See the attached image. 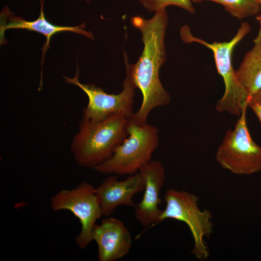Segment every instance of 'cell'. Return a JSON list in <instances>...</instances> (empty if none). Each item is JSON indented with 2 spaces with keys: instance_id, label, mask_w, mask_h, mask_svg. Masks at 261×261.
Returning <instances> with one entry per match:
<instances>
[{
  "instance_id": "cell-1",
  "label": "cell",
  "mask_w": 261,
  "mask_h": 261,
  "mask_svg": "<svg viewBox=\"0 0 261 261\" xmlns=\"http://www.w3.org/2000/svg\"><path fill=\"white\" fill-rule=\"evenodd\" d=\"M130 21L140 31L144 46L141 55L134 64L129 62L127 53L124 52L126 70L143 97L140 107L130 120L140 125L146 123L153 109L167 105L171 101L159 76L160 68L166 59L165 39L169 16L164 9L154 13L149 19L138 15L131 17Z\"/></svg>"
},
{
  "instance_id": "cell-2",
  "label": "cell",
  "mask_w": 261,
  "mask_h": 261,
  "mask_svg": "<svg viewBox=\"0 0 261 261\" xmlns=\"http://www.w3.org/2000/svg\"><path fill=\"white\" fill-rule=\"evenodd\" d=\"M129 120L121 115L99 122L82 118L71 145L76 163L94 169L109 159L128 136Z\"/></svg>"
},
{
  "instance_id": "cell-3",
  "label": "cell",
  "mask_w": 261,
  "mask_h": 261,
  "mask_svg": "<svg viewBox=\"0 0 261 261\" xmlns=\"http://www.w3.org/2000/svg\"><path fill=\"white\" fill-rule=\"evenodd\" d=\"M250 30L249 24L243 22L230 41L208 43L194 36L188 26H184L181 28L180 37L184 43L201 44L210 49L213 53L218 72L222 78L225 87L223 96L216 104V109L218 112H227L239 117L244 106L248 105V97L237 79L236 70L232 65V57L235 46Z\"/></svg>"
},
{
  "instance_id": "cell-4",
  "label": "cell",
  "mask_w": 261,
  "mask_h": 261,
  "mask_svg": "<svg viewBox=\"0 0 261 261\" xmlns=\"http://www.w3.org/2000/svg\"><path fill=\"white\" fill-rule=\"evenodd\" d=\"M128 136L112 156L93 169L99 173L115 175L132 174L151 160L159 144V130L154 126L137 124L129 120Z\"/></svg>"
},
{
  "instance_id": "cell-5",
  "label": "cell",
  "mask_w": 261,
  "mask_h": 261,
  "mask_svg": "<svg viewBox=\"0 0 261 261\" xmlns=\"http://www.w3.org/2000/svg\"><path fill=\"white\" fill-rule=\"evenodd\" d=\"M164 199L166 206L160 215V223L168 218L185 223L193 237L192 254L199 260L207 259L209 253L204 239L213 232L211 213L207 209L201 210L198 197L187 191L168 189Z\"/></svg>"
},
{
  "instance_id": "cell-6",
  "label": "cell",
  "mask_w": 261,
  "mask_h": 261,
  "mask_svg": "<svg viewBox=\"0 0 261 261\" xmlns=\"http://www.w3.org/2000/svg\"><path fill=\"white\" fill-rule=\"evenodd\" d=\"M244 106L234 128L228 130L215 156L221 167L237 175H248L261 171V146L253 140L247 126Z\"/></svg>"
},
{
  "instance_id": "cell-7",
  "label": "cell",
  "mask_w": 261,
  "mask_h": 261,
  "mask_svg": "<svg viewBox=\"0 0 261 261\" xmlns=\"http://www.w3.org/2000/svg\"><path fill=\"white\" fill-rule=\"evenodd\" d=\"M68 84L78 87L88 98L87 106L83 109L82 118L99 122L108 117L121 115L130 119L133 114L135 87L126 70L123 89L118 94H109L94 84H82L79 80L78 69L73 78L64 76Z\"/></svg>"
},
{
  "instance_id": "cell-8",
  "label": "cell",
  "mask_w": 261,
  "mask_h": 261,
  "mask_svg": "<svg viewBox=\"0 0 261 261\" xmlns=\"http://www.w3.org/2000/svg\"><path fill=\"white\" fill-rule=\"evenodd\" d=\"M50 203L54 211L68 210L79 220L81 230L75 242L81 249L85 248L92 241L96 222L102 216L96 188L83 182L73 188L60 190L52 197Z\"/></svg>"
},
{
  "instance_id": "cell-9",
  "label": "cell",
  "mask_w": 261,
  "mask_h": 261,
  "mask_svg": "<svg viewBox=\"0 0 261 261\" xmlns=\"http://www.w3.org/2000/svg\"><path fill=\"white\" fill-rule=\"evenodd\" d=\"M139 172L145 182L142 200L135 204V216L143 227L153 226L160 223L162 210L159 205L161 202L160 194L165 179V172L162 163L150 160L143 165Z\"/></svg>"
},
{
  "instance_id": "cell-10",
  "label": "cell",
  "mask_w": 261,
  "mask_h": 261,
  "mask_svg": "<svg viewBox=\"0 0 261 261\" xmlns=\"http://www.w3.org/2000/svg\"><path fill=\"white\" fill-rule=\"evenodd\" d=\"M92 239L98 246L99 261L119 260L128 254L131 246V234L124 223L109 216L95 225Z\"/></svg>"
},
{
  "instance_id": "cell-11",
  "label": "cell",
  "mask_w": 261,
  "mask_h": 261,
  "mask_svg": "<svg viewBox=\"0 0 261 261\" xmlns=\"http://www.w3.org/2000/svg\"><path fill=\"white\" fill-rule=\"evenodd\" d=\"M144 180L139 172L124 180H118L116 175L107 177L96 188L102 216H110L120 205L134 207L133 197L144 191Z\"/></svg>"
},
{
  "instance_id": "cell-12",
  "label": "cell",
  "mask_w": 261,
  "mask_h": 261,
  "mask_svg": "<svg viewBox=\"0 0 261 261\" xmlns=\"http://www.w3.org/2000/svg\"><path fill=\"white\" fill-rule=\"evenodd\" d=\"M41 11L38 18L33 21H27L21 17L17 16L11 12L5 6L0 13V44L5 43V32L9 29H25L40 33L46 38V43L43 47V57L49 47L51 38L55 34L62 31H72L90 39H94L91 32L84 29V23L75 26H61L49 22L45 18L44 13V2L41 0Z\"/></svg>"
},
{
  "instance_id": "cell-13",
  "label": "cell",
  "mask_w": 261,
  "mask_h": 261,
  "mask_svg": "<svg viewBox=\"0 0 261 261\" xmlns=\"http://www.w3.org/2000/svg\"><path fill=\"white\" fill-rule=\"evenodd\" d=\"M254 43L236 70L237 79L248 99L261 90V35L258 33Z\"/></svg>"
},
{
  "instance_id": "cell-14",
  "label": "cell",
  "mask_w": 261,
  "mask_h": 261,
  "mask_svg": "<svg viewBox=\"0 0 261 261\" xmlns=\"http://www.w3.org/2000/svg\"><path fill=\"white\" fill-rule=\"evenodd\" d=\"M192 2L211 1L222 5L231 15L239 19L259 14L260 6L258 0H191Z\"/></svg>"
},
{
  "instance_id": "cell-15",
  "label": "cell",
  "mask_w": 261,
  "mask_h": 261,
  "mask_svg": "<svg viewBox=\"0 0 261 261\" xmlns=\"http://www.w3.org/2000/svg\"><path fill=\"white\" fill-rule=\"evenodd\" d=\"M145 9L151 13H155L170 6L182 8L189 14L195 13V8L191 0H138Z\"/></svg>"
},
{
  "instance_id": "cell-16",
  "label": "cell",
  "mask_w": 261,
  "mask_h": 261,
  "mask_svg": "<svg viewBox=\"0 0 261 261\" xmlns=\"http://www.w3.org/2000/svg\"><path fill=\"white\" fill-rule=\"evenodd\" d=\"M248 106L250 107L260 122L261 125V104L260 103H249Z\"/></svg>"
},
{
  "instance_id": "cell-17",
  "label": "cell",
  "mask_w": 261,
  "mask_h": 261,
  "mask_svg": "<svg viewBox=\"0 0 261 261\" xmlns=\"http://www.w3.org/2000/svg\"><path fill=\"white\" fill-rule=\"evenodd\" d=\"M249 103L261 104V90L248 99V104Z\"/></svg>"
},
{
  "instance_id": "cell-18",
  "label": "cell",
  "mask_w": 261,
  "mask_h": 261,
  "mask_svg": "<svg viewBox=\"0 0 261 261\" xmlns=\"http://www.w3.org/2000/svg\"><path fill=\"white\" fill-rule=\"evenodd\" d=\"M260 6V11L261 13L260 14H258V16L257 17V19L259 22V27L260 28H261V0H258Z\"/></svg>"
},
{
  "instance_id": "cell-19",
  "label": "cell",
  "mask_w": 261,
  "mask_h": 261,
  "mask_svg": "<svg viewBox=\"0 0 261 261\" xmlns=\"http://www.w3.org/2000/svg\"><path fill=\"white\" fill-rule=\"evenodd\" d=\"M258 34L261 35V28L259 29Z\"/></svg>"
},
{
  "instance_id": "cell-20",
  "label": "cell",
  "mask_w": 261,
  "mask_h": 261,
  "mask_svg": "<svg viewBox=\"0 0 261 261\" xmlns=\"http://www.w3.org/2000/svg\"><path fill=\"white\" fill-rule=\"evenodd\" d=\"M85 0L87 2H89L91 0Z\"/></svg>"
}]
</instances>
